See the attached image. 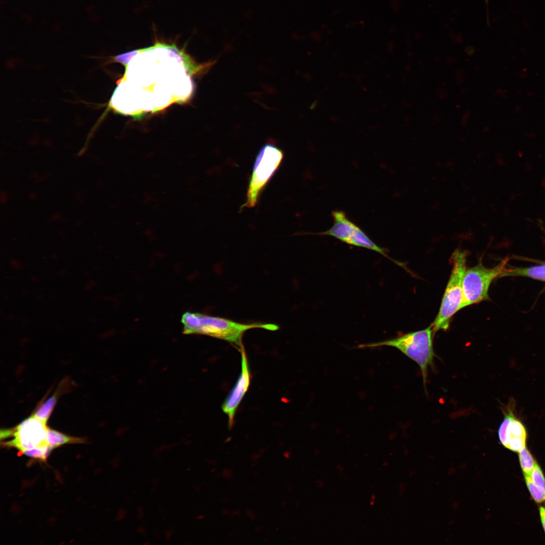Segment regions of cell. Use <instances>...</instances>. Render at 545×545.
<instances>
[{"instance_id": "6da1fadb", "label": "cell", "mask_w": 545, "mask_h": 545, "mask_svg": "<svg viewBox=\"0 0 545 545\" xmlns=\"http://www.w3.org/2000/svg\"><path fill=\"white\" fill-rule=\"evenodd\" d=\"M182 322L184 325V332L185 334L208 335L227 341L240 348L243 346V335L246 331L254 328L270 331L278 329V326L274 324H245L224 318L189 312H186L182 315Z\"/></svg>"}, {"instance_id": "7a4b0ae2", "label": "cell", "mask_w": 545, "mask_h": 545, "mask_svg": "<svg viewBox=\"0 0 545 545\" xmlns=\"http://www.w3.org/2000/svg\"><path fill=\"white\" fill-rule=\"evenodd\" d=\"M431 326L389 340L378 342L361 344L359 348H376L391 346L396 348L411 359L414 361L420 368L423 383L425 385L429 366L433 363L434 352L433 347V336Z\"/></svg>"}, {"instance_id": "3957f363", "label": "cell", "mask_w": 545, "mask_h": 545, "mask_svg": "<svg viewBox=\"0 0 545 545\" xmlns=\"http://www.w3.org/2000/svg\"><path fill=\"white\" fill-rule=\"evenodd\" d=\"M467 256L466 251L456 250L450 257L451 273L439 312L430 324L434 334L440 330H447L453 316L462 308L463 280L467 268Z\"/></svg>"}, {"instance_id": "277c9868", "label": "cell", "mask_w": 545, "mask_h": 545, "mask_svg": "<svg viewBox=\"0 0 545 545\" xmlns=\"http://www.w3.org/2000/svg\"><path fill=\"white\" fill-rule=\"evenodd\" d=\"M283 156L282 150L274 144L267 143L261 147L254 164L246 200L242 208H251L256 205L262 190L278 169Z\"/></svg>"}, {"instance_id": "5b68a950", "label": "cell", "mask_w": 545, "mask_h": 545, "mask_svg": "<svg viewBox=\"0 0 545 545\" xmlns=\"http://www.w3.org/2000/svg\"><path fill=\"white\" fill-rule=\"evenodd\" d=\"M508 260L491 268L484 266L480 260L476 265L466 268L463 280L462 308L489 299V286L495 279L504 277L508 269Z\"/></svg>"}, {"instance_id": "8992f818", "label": "cell", "mask_w": 545, "mask_h": 545, "mask_svg": "<svg viewBox=\"0 0 545 545\" xmlns=\"http://www.w3.org/2000/svg\"><path fill=\"white\" fill-rule=\"evenodd\" d=\"M333 225L329 229L319 233H310L321 236H331L348 245L364 248L378 253L396 264H403L391 259L387 250L373 241L358 225L347 216L346 213L340 210L332 211Z\"/></svg>"}, {"instance_id": "52a82bcc", "label": "cell", "mask_w": 545, "mask_h": 545, "mask_svg": "<svg viewBox=\"0 0 545 545\" xmlns=\"http://www.w3.org/2000/svg\"><path fill=\"white\" fill-rule=\"evenodd\" d=\"M46 424L31 415L12 429L13 439L4 443L21 452L49 446L47 439Z\"/></svg>"}, {"instance_id": "ba28073f", "label": "cell", "mask_w": 545, "mask_h": 545, "mask_svg": "<svg viewBox=\"0 0 545 545\" xmlns=\"http://www.w3.org/2000/svg\"><path fill=\"white\" fill-rule=\"evenodd\" d=\"M515 402L510 400L501 409L504 418L498 429V437L501 444L506 448H517L526 443L527 431L524 424L515 413Z\"/></svg>"}, {"instance_id": "9c48e42d", "label": "cell", "mask_w": 545, "mask_h": 545, "mask_svg": "<svg viewBox=\"0 0 545 545\" xmlns=\"http://www.w3.org/2000/svg\"><path fill=\"white\" fill-rule=\"evenodd\" d=\"M240 349L241 372L234 387L222 405L223 412L228 416L230 428L233 425L237 407L247 392L250 382V374L246 353L243 346Z\"/></svg>"}, {"instance_id": "30bf717a", "label": "cell", "mask_w": 545, "mask_h": 545, "mask_svg": "<svg viewBox=\"0 0 545 545\" xmlns=\"http://www.w3.org/2000/svg\"><path fill=\"white\" fill-rule=\"evenodd\" d=\"M47 439L49 446L53 449L66 444L84 443L85 439L70 437L52 429H47Z\"/></svg>"}, {"instance_id": "8fae6325", "label": "cell", "mask_w": 545, "mask_h": 545, "mask_svg": "<svg viewBox=\"0 0 545 545\" xmlns=\"http://www.w3.org/2000/svg\"><path fill=\"white\" fill-rule=\"evenodd\" d=\"M523 276L545 281V264L530 267L508 269L504 277Z\"/></svg>"}, {"instance_id": "7c38bea8", "label": "cell", "mask_w": 545, "mask_h": 545, "mask_svg": "<svg viewBox=\"0 0 545 545\" xmlns=\"http://www.w3.org/2000/svg\"><path fill=\"white\" fill-rule=\"evenodd\" d=\"M57 399L58 394L56 392L40 404L32 415L46 424L57 403Z\"/></svg>"}, {"instance_id": "4fadbf2b", "label": "cell", "mask_w": 545, "mask_h": 545, "mask_svg": "<svg viewBox=\"0 0 545 545\" xmlns=\"http://www.w3.org/2000/svg\"><path fill=\"white\" fill-rule=\"evenodd\" d=\"M518 452L521 468L525 474L530 475L535 461L526 447Z\"/></svg>"}, {"instance_id": "5bb4252c", "label": "cell", "mask_w": 545, "mask_h": 545, "mask_svg": "<svg viewBox=\"0 0 545 545\" xmlns=\"http://www.w3.org/2000/svg\"><path fill=\"white\" fill-rule=\"evenodd\" d=\"M524 477L527 486L534 500L537 503L545 501V495L535 485L530 476L525 474Z\"/></svg>"}, {"instance_id": "9a60e30c", "label": "cell", "mask_w": 545, "mask_h": 545, "mask_svg": "<svg viewBox=\"0 0 545 545\" xmlns=\"http://www.w3.org/2000/svg\"><path fill=\"white\" fill-rule=\"evenodd\" d=\"M530 476L535 485L545 495V479L540 467L536 462Z\"/></svg>"}, {"instance_id": "2e32d148", "label": "cell", "mask_w": 545, "mask_h": 545, "mask_svg": "<svg viewBox=\"0 0 545 545\" xmlns=\"http://www.w3.org/2000/svg\"><path fill=\"white\" fill-rule=\"evenodd\" d=\"M539 513L542 526L545 532V508L543 507H540Z\"/></svg>"}, {"instance_id": "e0dca14e", "label": "cell", "mask_w": 545, "mask_h": 545, "mask_svg": "<svg viewBox=\"0 0 545 545\" xmlns=\"http://www.w3.org/2000/svg\"><path fill=\"white\" fill-rule=\"evenodd\" d=\"M172 534V530H169V531H168L167 532V536H167V537H167V539H169V538H170L171 537V534Z\"/></svg>"}, {"instance_id": "ac0fdd59", "label": "cell", "mask_w": 545, "mask_h": 545, "mask_svg": "<svg viewBox=\"0 0 545 545\" xmlns=\"http://www.w3.org/2000/svg\"><path fill=\"white\" fill-rule=\"evenodd\" d=\"M138 531H139V533H143V532H144V528H143V527H140V528H139L138 529Z\"/></svg>"}]
</instances>
